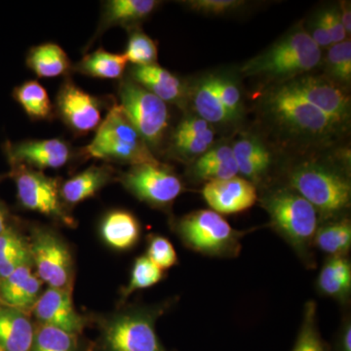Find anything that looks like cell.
<instances>
[{
  "mask_svg": "<svg viewBox=\"0 0 351 351\" xmlns=\"http://www.w3.org/2000/svg\"><path fill=\"white\" fill-rule=\"evenodd\" d=\"M178 298L152 304H133L115 313L91 316L99 329L95 351H170L156 332V322Z\"/></svg>",
  "mask_w": 351,
  "mask_h": 351,
  "instance_id": "1",
  "label": "cell"
},
{
  "mask_svg": "<svg viewBox=\"0 0 351 351\" xmlns=\"http://www.w3.org/2000/svg\"><path fill=\"white\" fill-rule=\"evenodd\" d=\"M270 226L291 247L302 265L316 267L314 237L319 226V214L302 195L291 189L270 191L263 198Z\"/></svg>",
  "mask_w": 351,
  "mask_h": 351,
  "instance_id": "2",
  "label": "cell"
},
{
  "mask_svg": "<svg viewBox=\"0 0 351 351\" xmlns=\"http://www.w3.org/2000/svg\"><path fill=\"white\" fill-rule=\"evenodd\" d=\"M173 232L189 250L211 258H234L250 230H237L213 210H198L172 221Z\"/></svg>",
  "mask_w": 351,
  "mask_h": 351,
  "instance_id": "3",
  "label": "cell"
},
{
  "mask_svg": "<svg viewBox=\"0 0 351 351\" xmlns=\"http://www.w3.org/2000/svg\"><path fill=\"white\" fill-rule=\"evenodd\" d=\"M82 154L85 158L131 166L158 162L149 145L117 104L110 108L97 129L92 142L82 149Z\"/></svg>",
  "mask_w": 351,
  "mask_h": 351,
  "instance_id": "4",
  "label": "cell"
},
{
  "mask_svg": "<svg viewBox=\"0 0 351 351\" xmlns=\"http://www.w3.org/2000/svg\"><path fill=\"white\" fill-rule=\"evenodd\" d=\"M291 189L308 201L318 214L337 219L350 207V182L343 175L318 164L306 163L289 175Z\"/></svg>",
  "mask_w": 351,
  "mask_h": 351,
  "instance_id": "5",
  "label": "cell"
},
{
  "mask_svg": "<svg viewBox=\"0 0 351 351\" xmlns=\"http://www.w3.org/2000/svg\"><path fill=\"white\" fill-rule=\"evenodd\" d=\"M320 60V48L309 34L300 29L251 60L242 68V71L245 75L286 77L311 71L319 64Z\"/></svg>",
  "mask_w": 351,
  "mask_h": 351,
  "instance_id": "6",
  "label": "cell"
},
{
  "mask_svg": "<svg viewBox=\"0 0 351 351\" xmlns=\"http://www.w3.org/2000/svg\"><path fill=\"white\" fill-rule=\"evenodd\" d=\"M9 176L15 182L17 198L25 210L36 212L68 228H75L73 218L61 196V181L48 177L41 171L32 169L19 163H9Z\"/></svg>",
  "mask_w": 351,
  "mask_h": 351,
  "instance_id": "7",
  "label": "cell"
},
{
  "mask_svg": "<svg viewBox=\"0 0 351 351\" xmlns=\"http://www.w3.org/2000/svg\"><path fill=\"white\" fill-rule=\"evenodd\" d=\"M32 267L49 288L73 290L75 261L63 237L48 226H34L29 232Z\"/></svg>",
  "mask_w": 351,
  "mask_h": 351,
  "instance_id": "8",
  "label": "cell"
},
{
  "mask_svg": "<svg viewBox=\"0 0 351 351\" xmlns=\"http://www.w3.org/2000/svg\"><path fill=\"white\" fill-rule=\"evenodd\" d=\"M119 105L149 147H156L169 124L167 104L132 80L121 82Z\"/></svg>",
  "mask_w": 351,
  "mask_h": 351,
  "instance_id": "9",
  "label": "cell"
},
{
  "mask_svg": "<svg viewBox=\"0 0 351 351\" xmlns=\"http://www.w3.org/2000/svg\"><path fill=\"white\" fill-rule=\"evenodd\" d=\"M119 181L138 200L161 210L169 209L184 191L179 177L159 162L131 166Z\"/></svg>",
  "mask_w": 351,
  "mask_h": 351,
  "instance_id": "10",
  "label": "cell"
},
{
  "mask_svg": "<svg viewBox=\"0 0 351 351\" xmlns=\"http://www.w3.org/2000/svg\"><path fill=\"white\" fill-rule=\"evenodd\" d=\"M32 315L36 324L56 328L69 334L82 335L92 323L91 316L76 311L73 291L48 287L34 304Z\"/></svg>",
  "mask_w": 351,
  "mask_h": 351,
  "instance_id": "11",
  "label": "cell"
},
{
  "mask_svg": "<svg viewBox=\"0 0 351 351\" xmlns=\"http://www.w3.org/2000/svg\"><path fill=\"white\" fill-rule=\"evenodd\" d=\"M272 112L291 128L302 133L324 134L337 125L330 117L293 91L288 85L270 98Z\"/></svg>",
  "mask_w": 351,
  "mask_h": 351,
  "instance_id": "12",
  "label": "cell"
},
{
  "mask_svg": "<svg viewBox=\"0 0 351 351\" xmlns=\"http://www.w3.org/2000/svg\"><path fill=\"white\" fill-rule=\"evenodd\" d=\"M57 112L78 135L97 130L101 123V104L73 82H66L57 96Z\"/></svg>",
  "mask_w": 351,
  "mask_h": 351,
  "instance_id": "13",
  "label": "cell"
},
{
  "mask_svg": "<svg viewBox=\"0 0 351 351\" xmlns=\"http://www.w3.org/2000/svg\"><path fill=\"white\" fill-rule=\"evenodd\" d=\"M9 163H19L38 171L60 169L71 161L73 152L61 138L7 142L3 145Z\"/></svg>",
  "mask_w": 351,
  "mask_h": 351,
  "instance_id": "14",
  "label": "cell"
},
{
  "mask_svg": "<svg viewBox=\"0 0 351 351\" xmlns=\"http://www.w3.org/2000/svg\"><path fill=\"white\" fill-rule=\"evenodd\" d=\"M202 195L212 210L219 215L241 213L253 207L258 200L255 184L237 176L207 182Z\"/></svg>",
  "mask_w": 351,
  "mask_h": 351,
  "instance_id": "15",
  "label": "cell"
},
{
  "mask_svg": "<svg viewBox=\"0 0 351 351\" xmlns=\"http://www.w3.org/2000/svg\"><path fill=\"white\" fill-rule=\"evenodd\" d=\"M304 100L324 112L336 124L350 114V99L339 87L324 78L306 76L288 85Z\"/></svg>",
  "mask_w": 351,
  "mask_h": 351,
  "instance_id": "16",
  "label": "cell"
},
{
  "mask_svg": "<svg viewBox=\"0 0 351 351\" xmlns=\"http://www.w3.org/2000/svg\"><path fill=\"white\" fill-rule=\"evenodd\" d=\"M43 281L32 265H25L5 278L0 279V302L32 314L43 291Z\"/></svg>",
  "mask_w": 351,
  "mask_h": 351,
  "instance_id": "17",
  "label": "cell"
},
{
  "mask_svg": "<svg viewBox=\"0 0 351 351\" xmlns=\"http://www.w3.org/2000/svg\"><path fill=\"white\" fill-rule=\"evenodd\" d=\"M36 327L31 313L0 302V351H31Z\"/></svg>",
  "mask_w": 351,
  "mask_h": 351,
  "instance_id": "18",
  "label": "cell"
},
{
  "mask_svg": "<svg viewBox=\"0 0 351 351\" xmlns=\"http://www.w3.org/2000/svg\"><path fill=\"white\" fill-rule=\"evenodd\" d=\"M316 291L322 297L348 306L351 297V262L348 256L327 257L318 272Z\"/></svg>",
  "mask_w": 351,
  "mask_h": 351,
  "instance_id": "19",
  "label": "cell"
},
{
  "mask_svg": "<svg viewBox=\"0 0 351 351\" xmlns=\"http://www.w3.org/2000/svg\"><path fill=\"white\" fill-rule=\"evenodd\" d=\"M114 173L112 166L92 165L64 182L61 186V196L64 205L69 209L94 197L101 189L113 181Z\"/></svg>",
  "mask_w": 351,
  "mask_h": 351,
  "instance_id": "20",
  "label": "cell"
},
{
  "mask_svg": "<svg viewBox=\"0 0 351 351\" xmlns=\"http://www.w3.org/2000/svg\"><path fill=\"white\" fill-rule=\"evenodd\" d=\"M100 234L104 242L113 250L129 251L140 240V221L126 210H113L101 219Z\"/></svg>",
  "mask_w": 351,
  "mask_h": 351,
  "instance_id": "21",
  "label": "cell"
},
{
  "mask_svg": "<svg viewBox=\"0 0 351 351\" xmlns=\"http://www.w3.org/2000/svg\"><path fill=\"white\" fill-rule=\"evenodd\" d=\"M159 2L156 0H110L104 5L97 36L112 27H130L154 12Z\"/></svg>",
  "mask_w": 351,
  "mask_h": 351,
  "instance_id": "22",
  "label": "cell"
},
{
  "mask_svg": "<svg viewBox=\"0 0 351 351\" xmlns=\"http://www.w3.org/2000/svg\"><path fill=\"white\" fill-rule=\"evenodd\" d=\"M131 76L132 80L149 90L165 103H175L184 94L181 80L156 64L135 66L132 69Z\"/></svg>",
  "mask_w": 351,
  "mask_h": 351,
  "instance_id": "23",
  "label": "cell"
},
{
  "mask_svg": "<svg viewBox=\"0 0 351 351\" xmlns=\"http://www.w3.org/2000/svg\"><path fill=\"white\" fill-rule=\"evenodd\" d=\"M27 68L38 77H59L69 73L71 61L66 51L56 43H47L34 46L27 56Z\"/></svg>",
  "mask_w": 351,
  "mask_h": 351,
  "instance_id": "24",
  "label": "cell"
},
{
  "mask_svg": "<svg viewBox=\"0 0 351 351\" xmlns=\"http://www.w3.org/2000/svg\"><path fill=\"white\" fill-rule=\"evenodd\" d=\"M25 265H32L29 239L10 225L0 234V279Z\"/></svg>",
  "mask_w": 351,
  "mask_h": 351,
  "instance_id": "25",
  "label": "cell"
},
{
  "mask_svg": "<svg viewBox=\"0 0 351 351\" xmlns=\"http://www.w3.org/2000/svg\"><path fill=\"white\" fill-rule=\"evenodd\" d=\"M314 249L327 257L348 256L351 250V221L348 218L330 219L318 226Z\"/></svg>",
  "mask_w": 351,
  "mask_h": 351,
  "instance_id": "26",
  "label": "cell"
},
{
  "mask_svg": "<svg viewBox=\"0 0 351 351\" xmlns=\"http://www.w3.org/2000/svg\"><path fill=\"white\" fill-rule=\"evenodd\" d=\"M31 351H95V343L82 335L36 324Z\"/></svg>",
  "mask_w": 351,
  "mask_h": 351,
  "instance_id": "27",
  "label": "cell"
},
{
  "mask_svg": "<svg viewBox=\"0 0 351 351\" xmlns=\"http://www.w3.org/2000/svg\"><path fill=\"white\" fill-rule=\"evenodd\" d=\"M123 54H114L105 49H98L83 57L75 66L82 75L101 80H119L123 75L127 66Z\"/></svg>",
  "mask_w": 351,
  "mask_h": 351,
  "instance_id": "28",
  "label": "cell"
},
{
  "mask_svg": "<svg viewBox=\"0 0 351 351\" xmlns=\"http://www.w3.org/2000/svg\"><path fill=\"white\" fill-rule=\"evenodd\" d=\"M15 101L22 107L27 117L32 120H46L52 119L53 105L49 95L45 88L36 82L29 80L13 91Z\"/></svg>",
  "mask_w": 351,
  "mask_h": 351,
  "instance_id": "29",
  "label": "cell"
},
{
  "mask_svg": "<svg viewBox=\"0 0 351 351\" xmlns=\"http://www.w3.org/2000/svg\"><path fill=\"white\" fill-rule=\"evenodd\" d=\"M193 107L200 119L208 123H221L232 119V115L219 101L215 84V76L205 78L195 88Z\"/></svg>",
  "mask_w": 351,
  "mask_h": 351,
  "instance_id": "30",
  "label": "cell"
},
{
  "mask_svg": "<svg viewBox=\"0 0 351 351\" xmlns=\"http://www.w3.org/2000/svg\"><path fill=\"white\" fill-rule=\"evenodd\" d=\"M292 351H332L329 343L321 337L317 304L313 300L304 304L301 327Z\"/></svg>",
  "mask_w": 351,
  "mask_h": 351,
  "instance_id": "31",
  "label": "cell"
},
{
  "mask_svg": "<svg viewBox=\"0 0 351 351\" xmlns=\"http://www.w3.org/2000/svg\"><path fill=\"white\" fill-rule=\"evenodd\" d=\"M164 277L165 271L157 267L147 256H140L134 262L128 284L121 289L120 304H123L133 293L154 287L161 282Z\"/></svg>",
  "mask_w": 351,
  "mask_h": 351,
  "instance_id": "32",
  "label": "cell"
},
{
  "mask_svg": "<svg viewBox=\"0 0 351 351\" xmlns=\"http://www.w3.org/2000/svg\"><path fill=\"white\" fill-rule=\"evenodd\" d=\"M156 43L144 32H135L129 38L124 57L127 62L135 66H149L154 64L157 60Z\"/></svg>",
  "mask_w": 351,
  "mask_h": 351,
  "instance_id": "33",
  "label": "cell"
},
{
  "mask_svg": "<svg viewBox=\"0 0 351 351\" xmlns=\"http://www.w3.org/2000/svg\"><path fill=\"white\" fill-rule=\"evenodd\" d=\"M145 256L163 271L179 263V258L174 246L169 239L162 235L149 234L147 237Z\"/></svg>",
  "mask_w": 351,
  "mask_h": 351,
  "instance_id": "34",
  "label": "cell"
},
{
  "mask_svg": "<svg viewBox=\"0 0 351 351\" xmlns=\"http://www.w3.org/2000/svg\"><path fill=\"white\" fill-rule=\"evenodd\" d=\"M329 73L336 80L350 82L351 80V43L350 40L334 44L327 56Z\"/></svg>",
  "mask_w": 351,
  "mask_h": 351,
  "instance_id": "35",
  "label": "cell"
},
{
  "mask_svg": "<svg viewBox=\"0 0 351 351\" xmlns=\"http://www.w3.org/2000/svg\"><path fill=\"white\" fill-rule=\"evenodd\" d=\"M214 140V132L212 129L196 135L186 137L173 138V145L178 152L184 156H199L209 149Z\"/></svg>",
  "mask_w": 351,
  "mask_h": 351,
  "instance_id": "36",
  "label": "cell"
},
{
  "mask_svg": "<svg viewBox=\"0 0 351 351\" xmlns=\"http://www.w3.org/2000/svg\"><path fill=\"white\" fill-rule=\"evenodd\" d=\"M193 172L196 178L204 180V181H219V180L230 179L237 177L239 174V166L233 158L212 165L204 166V167H195Z\"/></svg>",
  "mask_w": 351,
  "mask_h": 351,
  "instance_id": "37",
  "label": "cell"
},
{
  "mask_svg": "<svg viewBox=\"0 0 351 351\" xmlns=\"http://www.w3.org/2000/svg\"><path fill=\"white\" fill-rule=\"evenodd\" d=\"M216 91L219 101L232 117H237L240 108V92L239 87L230 80L215 77Z\"/></svg>",
  "mask_w": 351,
  "mask_h": 351,
  "instance_id": "38",
  "label": "cell"
},
{
  "mask_svg": "<svg viewBox=\"0 0 351 351\" xmlns=\"http://www.w3.org/2000/svg\"><path fill=\"white\" fill-rule=\"evenodd\" d=\"M189 3L197 12L219 15L239 8L243 5L244 2L237 0H195L189 1Z\"/></svg>",
  "mask_w": 351,
  "mask_h": 351,
  "instance_id": "39",
  "label": "cell"
},
{
  "mask_svg": "<svg viewBox=\"0 0 351 351\" xmlns=\"http://www.w3.org/2000/svg\"><path fill=\"white\" fill-rule=\"evenodd\" d=\"M234 158H271L269 152L255 138H245L232 147Z\"/></svg>",
  "mask_w": 351,
  "mask_h": 351,
  "instance_id": "40",
  "label": "cell"
},
{
  "mask_svg": "<svg viewBox=\"0 0 351 351\" xmlns=\"http://www.w3.org/2000/svg\"><path fill=\"white\" fill-rule=\"evenodd\" d=\"M321 16H322L325 25H326L332 43L338 44L345 41L346 32L343 29V24H341L338 11L336 9H330V10L324 11L321 14Z\"/></svg>",
  "mask_w": 351,
  "mask_h": 351,
  "instance_id": "41",
  "label": "cell"
},
{
  "mask_svg": "<svg viewBox=\"0 0 351 351\" xmlns=\"http://www.w3.org/2000/svg\"><path fill=\"white\" fill-rule=\"evenodd\" d=\"M211 128L209 123L200 117H188L182 120L176 129L173 138L186 137V136L196 135Z\"/></svg>",
  "mask_w": 351,
  "mask_h": 351,
  "instance_id": "42",
  "label": "cell"
},
{
  "mask_svg": "<svg viewBox=\"0 0 351 351\" xmlns=\"http://www.w3.org/2000/svg\"><path fill=\"white\" fill-rule=\"evenodd\" d=\"M332 351H351V316L346 313L341 319V325L336 337Z\"/></svg>",
  "mask_w": 351,
  "mask_h": 351,
  "instance_id": "43",
  "label": "cell"
},
{
  "mask_svg": "<svg viewBox=\"0 0 351 351\" xmlns=\"http://www.w3.org/2000/svg\"><path fill=\"white\" fill-rule=\"evenodd\" d=\"M232 158H233L232 147L221 145L202 154V156L196 161L195 167H204L212 164L223 162Z\"/></svg>",
  "mask_w": 351,
  "mask_h": 351,
  "instance_id": "44",
  "label": "cell"
},
{
  "mask_svg": "<svg viewBox=\"0 0 351 351\" xmlns=\"http://www.w3.org/2000/svg\"><path fill=\"white\" fill-rule=\"evenodd\" d=\"M311 38H313L314 43L318 47H327L332 44L331 38H330L329 32H328L326 25H325L324 20L322 16H319L317 20L315 21L313 25V34H309Z\"/></svg>",
  "mask_w": 351,
  "mask_h": 351,
  "instance_id": "45",
  "label": "cell"
},
{
  "mask_svg": "<svg viewBox=\"0 0 351 351\" xmlns=\"http://www.w3.org/2000/svg\"><path fill=\"white\" fill-rule=\"evenodd\" d=\"M339 13V18H341V24L343 25V29L346 34H350L351 32V12L350 7L346 4L341 5V12Z\"/></svg>",
  "mask_w": 351,
  "mask_h": 351,
  "instance_id": "46",
  "label": "cell"
},
{
  "mask_svg": "<svg viewBox=\"0 0 351 351\" xmlns=\"http://www.w3.org/2000/svg\"><path fill=\"white\" fill-rule=\"evenodd\" d=\"M10 225L8 211H7L6 207L4 206L3 203L0 201V234Z\"/></svg>",
  "mask_w": 351,
  "mask_h": 351,
  "instance_id": "47",
  "label": "cell"
},
{
  "mask_svg": "<svg viewBox=\"0 0 351 351\" xmlns=\"http://www.w3.org/2000/svg\"><path fill=\"white\" fill-rule=\"evenodd\" d=\"M1 179H2V177H1V176H0V180H1Z\"/></svg>",
  "mask_w": 351,
  "mask_h": 351,
  "instance_id": "48",
  "label": "cell"
}]
</instances>
